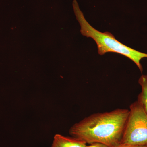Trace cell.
<instances>
[{"instance_id":"obj_3","label":"cell","mask_w":147,"mask_h":147,"mask_svg":"<svg viewBox=\"0 0 147 147\" xmlns=\"http://www.w3.org/2000/svg\"><path fill=\"white\" fill-rule=\"evenodd\" d=\"M120 144L147 146V114L139 100L129 106Z\"/></svg>"},{"instance_id":"obj_1","label":"cell","mask_w":147,"mask_h":147,"mask_svg":"<svg viewBox=\"0 0 147 147\" xmlns=\"http://www.w3.org/2000/svg\"><path fill=\"white\" fill-rule=\"evenodd\" d=\"M129 114V110L118 108L92 114L74 125L69 134L87 144L99 143L117 146L121 144Z\"/></svg>"},{"instance_id":"obj_4","label":"cell","mask_w":147,"mask_h":147,"mask_svg":"<svg viewBox=\"0 0 147 147\" xmlns=\"http://www.w3.org/2000/svg\"><path fill=\"white\" fill-rule=\"evenodd\" d=\"M87 144L74 137L55 134L51 147H86Z\"/></svg>"},{"instance_id":"obj_7","label":"cell","mask_w":147,"mask_h":147,"mask_svg":"<svg viewBox=\"0 0 147 147\" xmlns=\"http://www.w3.org/2000/svg\"><path fill=\"white\" fill-rule=\"evenodd\" d=\"M115 147H147V146H138V145H132L127 144H120Z\"/></svg>"},{"instance_id":"obj_2","label":"cell","mask_w":147,"mask_h":147,"mask_svg":"<svg viewBox=\"0 0 147 147\" xmlns=\"http://www.w3.org/2000/svg\"><path fill=\"white\" fill-rule=\"evenodd\" d=\"M73 7L76 19L81 26V33L84 36L91 38L96 42L99 55H103L107 53L121 54L133 61L142 73L143 67L140 61L143 58H147V54L124 45L109 32H101L92 27L85 19L76 0H74Z\"/></svg>"},{"instance_id":"obj_5","label":"cell","mask_w":147,"mask_h":147,"mask_svg":"<svg viewBox=\"0 0 147 147\" xmlns=\"http://www.w3.org/2000/svg\"><path fill=\"white\" fill-rule=\"evenodd\" d=\"M142 87V92L138 96L137 100L141 102L147 114V75H142L138 81Z\"/></svg>"},{"instance_id":"obj_6","label":"cell","mask_w":147,"mask_h":147,"mask_svg":"<svg viewBox=\"0 0 147 147\" xmlns=\"http://www.w3.org/2000/svg\"><path fill=\"white\" fill-rule=\"evenodd\" d=\"M86 147H111L104 144L99 143H94L90 144L89 146H87Z\"/></svg>"}]
</instances>
